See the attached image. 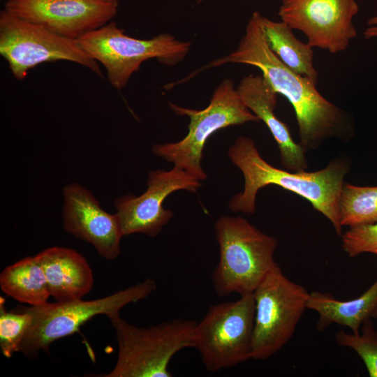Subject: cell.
<instances>
[{"label": "cell", "instance_id": "6da1fadb", "mask_svg": "<svg viewBox=\"0 0 377 377\" xmlns=\"http://www.w3.org/2000/svg\"><path fill=\"white\" fill-rule=\"evenodd\" d=\"M262 14L254 12L237 48L215 59L205 68L226 63L242 64L260 69L277 94L292 105L298 125L300 145L305 151L320 147L332 138L346 140L352 126L346 112L324 98L310 79L287 68L270 50L261 24Z\"/></svg>", "mask_w": 377, "mask_h": 377}, {"label": "cell", "instance_id": "7a4b0ae2", "mask_svg": "<svg viewBox=\"0 0 377 377\" xmlns=\"http://www.w3.org/2000/svg\"><path fill=\"white\" fill-rule=\"evenodd\" d=\"M228 154L244 179L243 191L235 195L228 204L231 211L253 214L258 191L268 185H276L308 200L331 222L337 234L342 235L339 202L344 178L349 171L345 160H333L315 172L286 170L263 159L254 141L245 136L235 140Z\"/></svg>", "mask_w": 377, "mask_h": 377}, {"label": "cell", "instance_id": "3957f363", "mask_svg": "<svg viewBox=\"0 0 377 377\" xmlns=\"http://www.w3.org/2000/svg\"><path fill=\"white\" fill-rule=\"evenodd\" d=\"M214 234L219 247V263L212 275L216 293L221 297L253 293L277 264V240L241 216L219 217Z\"/></svg>", "mask_w": 377, "mask_h": 377}, {"label": "cell", "instance_id": "277c9868", "mask_svg": "<svg viewBox=\"0 0 377 377\" xmlns=\"http://www.w3.org/2000/svg\"><path fill=\"white\" fill-rule=\"evenodd\" d=\"M118 355L114 368L102 377H170L172 358L181 350L193 348L197 322L175 318L149 327H140L121 318L110 320Z\"/></svg>", "mask_w": 377, "mask_h": 377}, {"label": "cell", "instance_id": "5b68a950", "mask_svg": "<svg viewBox=\"0 0 377 377\" xmlns=\"http://www.w3.org/2000/svg\"><path fill=\"white\" fill-rule=\"evenodd\" d=\"M156 289V281L147 279L99 299L47 302L22 307L30 313L31 320L19 352L31 360L35 359L40 350L48 351L53 342L77 332L81 325L94 316L104 314L110 320L119 316L124 306L147 298Z\"/></svg>", "mask_w": 377, "mask_h": 377}, {"label": "cell", "instance_id": "8992f818", "mask_svg": "<svg viewBox=\"0 0 377 377\" xmlns=\"http://www.w3.org/2000/svg\"><path fill=\"white\" fill-rule=\"evenodd\" d=\"M170 106L176 114L190 118L188 133L179 142L154 145L152 152L200 181L207 177L201 161L210 136L228 126L260 121L243 103L229 79L216 87L209 104L203 110L185 108L170 103Z\"/></svg>", "mask_w": 377, "mask_h": 377}, {"label": "cell", "instance_id": "52a82bcc", "mask_svg": "<svg viewBox=\"0 0 377 377\" xmlns=\"http://www.w3.org/2000/svg\"><path fill=\"white\" fill-rule=\"evenodd\" d=\"M81 47L106 69L109 82L121 89L142 63L156 59L165 65H175L187 55L191 43L177 40L168 34L151 39L127 36L112 21L77 39Z\"/></svg>", "mask_w": 377, "mask_h": 377}, {"label": "cell", "instance_id": "ba28073f", "mask_svg": "<svg viewBox=\"0 0 377 377\" xmlns=\"http://www.w3.org/2000/svg\"><path fill=\"white\" fill-rule=\"evenodd\" d=\"M255 318L251 359L265 360L290 340L309 293L291 281L276 264L254 290Z\"/></svg>", "mask_w": 377, "mask_h": 377}, {"label": "cell", "instance_id": "9c48e42d", "mask_svg": "<svg viewBox=\"0 0 377 377\" xmlns=\"http://www.w3.org/2000/svg\"><path fill=\"white\" fill-rule=\"evenodd\" d=\"M253 293L210 306L196 323L194 347L206 369L216 372L251 359Z\"/></svg>", "mask_w": 377, "mask_h": 377}, {"label": "cell", "instance_id": "30bf717a", "mask_svg": "<svg viewBox=\"0 0 377 377\" xmlns=\"http://www.w3.org/2000/svg\"><path fill=\"white\" fill-rule=\"evenodd\" d=\"M0 54L15 78L24 80L30 69L45 62L68 61L103 76L98 62L71 39L8 13H0Z\"/></svg>", "mask_w": 377, "mask_h": 377}, {"label": "cell", "instance_id": "8fae6325", "mask_svg": "<svg viewBox=\"0 0 377 377\" xmlns=\"http://www.w3.org/2000/svg\"><path fill=\"white\" fill-rule=\"evenodd\" d=\"M358 11L355 0H282L278 15L312 47L337 54L356 37L353 20Z\"/></svg>", "mask_w": 377, "mask_h": 377}, {"label": "cell", "instance_id": "7c38bea8", "mask_svg": "<svg viewBox=\"0 0 377 377\" xmlns=\"http://www.w3.org/2000/svg\"><path fill=\"white\" fill-rule=\"evenodd\" d=\"M201 181L175 166L170 170H157L148 175L147 190L140 195H124L114 200V207L123 236L134 233L156 237L173 216L163 202L179 190L195 192Z\"/></svg>", "mask_w": 377, "mask_h": 377}, {"label": "cell", "instance_id": "4fadbf2b", "mask_svg": "<svg viewBox=\"0 0 377 377\" xmlns=\"http://www.w3.org/2000/svg\"><path fill=\"white\" fill-rule=\"evenodd\" d=\"M119 0H8V13L77 40L110 22Z\"/></svg>", "mask_w": 377, "mask_h": 377}, {"label": "cell", "instance_id": "5bb4252c", "mask_svg": "<svg viewBox=\"0 0 377 377\" xmlns=\"http://www.w3.org/2000/svg\"><path fill=\"white\" fill-rule=\"evenodd\" d=\"M63 195L65 230L91 244L102 258H117L123 235L116 214L103 209L91 192L77 183L66 185Z\"/></svg>", "mask_w": 377, "mask_h": 377}, {"label": "cell", "instance_id": "9a60e30c", "mask_svg": "<svg viewBox=\"0 0 377 377\" xmlns=\"http://www.w3.org/2000/svg\"><path fill=\"white\" fill-rule=\"evenodd\" d=\"M236 91L243 103L267 126L280 152L281 162L288 170L308 168L305 151L296 143L288 126L275 114L277 94L262 75L245 76Z\"/></svg>", "mask_w": 377, "mask_h": 377}, {"label": "cell", "instance_id": "2e32d148", "mask_svg": "<svg viewBox=\"0 0 377 377\" xmlns=\"http://www.w3.org/2000/svg\"><path fill=\"white\" fill-rule=\"evenodd\" d=\"M48 288L56 301L82 299L94 286V274L87 260L76 251L53 246L37 254Z\"/></svg>", "mask_w": 377, "mask_h": 377}, {"label": "cell", "instance_id": "e0dca14e", "mask_svg": "<svg viewBox=\"0 0 377 377\" xmlns=\"http://www.w3.org/2000/svg\"><path fill=\"white\" fill-rule=\"evenodd\" d=\"M377 306V279L361 295L350 300H339L332 294L320 291L309 293L306 307L318 313V330L332 323L347 327L358 334L362 324L372 318Z\"/></svg>", "mask_w": 377, "mask_h": 377}, {"label": "cell", "instance_id": "ac0fdd59", "mask_svg": "<svg viewBox=\"0 0 377 377\" xmlns=\"http://www.w3.org/2000/svg\"><path fill=\"white\" fill-rule=\"evenodd\" d=\"M260 20L267 43L279 59L292 71L317 84L318 73L313 66V47L297 39L285 22L272 21L263 15Z\"/></svg>", "mask_w": 377, "mask_h": 377}, {"label": "cell", "instance_id": "d6986e66", "mask_svg": "<svg viewBox=\"0 0 377 377\" xmlns=\"http://www.w3.org/2000/svg\"><path fill=\"white\" fill-rule=\"evenodd\" d=\"M0 287L8 297L30 306L44 304L51 296L37 255L6 267L0 274Z\"/></svg>", "mask_w": 377, "mask_h": 377}, {"label": "cell", "instance_id": "ffe728a7", "mask_svg": "<svg viewBox=\"0 0 377 377\" xmlns=\"http://www.w3.org/2000/svg\"><path fill=\"white\" fill-rule=\"evenodd\" d=\"M341 226L354 227L377 222V186L343 184L339 197Z\"/></svg>", "mask_w": 377, "mask_h": 377}, {"label": "cell", "instance_id": "44dd1931", "mask_svg": "<svg viewBox=\"0 0 377 377\" xmlns=\"http://www.w3.org/2000/svg\"><path fill=\"white\" fill-rule=\"evenodd\" d=\"M358 334L340 330L335 341L342 347L350 348L362 360L370 377H377V331L371 319L365 321Z\"/></svg>", "mask_w": 377, "mask_h": 377}, {"label": "cell", "instance_id": "7402d4cb", "mask_svg": "<svg viewBox=\"0 0 377 377\" xmlns=\"http://www.w3.org/2000/svg\"><path fill=\"white\" fill-rule=\"evenodd\" d=\"M31 315L22 307L7 311L4 299L0 302V348L7 358L20 351L21 343L30 325Z\"/></svg>", "mask_w": 377, "mask_h": 377}, {"label": "cell", "instance_id": "603a6c76", "mask_svg": "<svg viewBox=\"0 0 377 377\" xmlns=\"http://www.w3.org/2000/svg\"><path fill=\"white\" fill-rule=\"evenodd\" d=\"M341 236L342 249L349 257L364 253L377 256V222L350 227Z\"/></svg>", "mask_w": 377, "mask_h": 377}, {"label": "cell", "instance_id": "cb8c5ba5", "mask_svg": "<svg viewBox=\"0 0 377 377\" xmlns=\"http://www.w3.org/2000/svg\"><path fill=\"white\" fill-rule=\"evenodd\" d=\"M368 24L371 25L364 33L366 38L377 37V15L371 18L368 21Z\"/></svg>", "mask_w": 377, "mask_h": 377}, {"label": "cell", "instance_id": "d4e9b609", "mask_svg": "<svg viewBox=\"0 0 377 377\" xmlns=\"http://www.w3.org/2000/svg\"><path fill=\"white\" fill-rule=\"evenodd\" d=\"M372 318H377V306L374 311Z\"/></svg>", "mask_w": 377, "mask_h": 377}, {"label": "cell", "instance_id": "484cf974", "mask_svg": "<svg viewBox=\"0 0 377 377\" xmlns=\"http://www.w3.org/2000/svg\"><path fill=\"white\" fill-rule=\"evenodd\" d=\"M202 0H199V1H201Z\"/></svg>", "mask_w": 377, "mask_h": 377}, {"label": "cell", "instance_id": "4316f807", "mask_svg": "<svg viewBox=\"0 0 377 377\" xmlns=\"http://www.w3.org/2000/svg\"><path fill=\"white\" fill-rule=\"evenodd\" d=\"M6 1H8V0H6Z\"/></svg>", "mask_w": 377, "mask_h": 377}]
</instances>
